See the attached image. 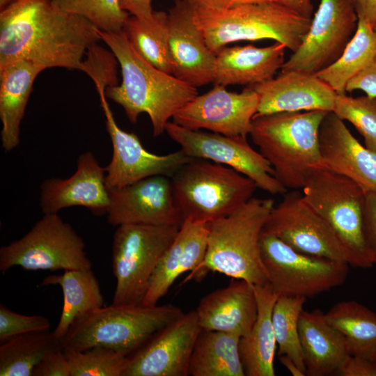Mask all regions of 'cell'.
<instances>
[{
	"label": "cell",
	"mask_w": 376,
	"mask_h": 376,
	"mask_svg": "<svg viewBox=\"0 0 376 376\" xmlns=\"http://www.w3.org/2000/svg\"><path fill=\"white\" fill-rule=\"evenodd\" d=\"M100 40L96 26L52 0H17L0 12V67L24 60L45 70H81L88 50Z\"/></svg>",
	"instance_id": "cell-1"
},
{
	"label": "cell",
	"mask_w": 376,
	"mask_h": 376,
	"mask_svg": "<svg viewBox=\"0 0 376 376\" xmlns=\"http://www.w3.org/2000/svg\"><path fill=\"white\" fill-rule=\"evenodd\" d=\"M99 33L117 59L122 74L120 85L106 88L107 97L121 106L132 123L140 114H148L153 136H160L169 120L198 95L197 88L144 60L123 31Z\"/></svg>",
	"instance_id": "cell-2"
},
{
	"label": "cell",
	"mask_w": 376,
	"mask_h": 376,
	"mask_svg": "<svg viewBox=\"0 0 376 376\" xmlns=\"http://www.w3.org/2000/svg\"><path fill=\"white\" fill-rule=\"evenodd\" d=\"M274 205L272 198L252 197L230 214L207 223L205 258L185 281H198L213 272L245 280L253 285L269 283L260 240Z\"/></svg>",
	"instance_id": "cell-3"
},
{
	"label": "cell",
	"mask_w": 376,
	"mask_h": 376,
	"mask_svg": "<svg viewBox=\"0 0 376 376\" xmlns=\"http://www.w3.org/2000/svg\"><path fill=\"white\" fill-rule=\"evenodd\" d=\"M327 112H278L253 117L249 134L252 141L287 189H302L315 171L326 169L320 152L319 130Z\"/></svg>",
	"instance_id": "cell-4"
},
{
	"label": "cell",
	"mask_w": 376,
	"mask_h": 376,
	"mask_svg": "<svg viewBox=\"0 0 376 376\" xmlns=\"http://www.w3.org/2000/svg\"><path fill=\"white\" fill-rule=\"evenodd\" d=\"M191 4L193 21L214 55L230 43L262 39L274 40L294 52L307 33L312 19L279 2L229 8Z\"/></svg>",
	"instance_id": "cell-5"
},
{
	"label": "cell",
	"mask_w": 376,
	"mask_h": 376,
	"mask_svg": "<svg viewBox=\"0 0 376 376\" xmlns=\"http://www.w3.org/2000/svg\"><path fill=\"white\" fill-rule=\"evenodd\" d=\"M185 313L172 304H111L79 316L61 339L63 349L109 347L130 356Z\"/></svg>",
	"instance_id": "cell-6"
},
{
	"label": "cell",
	"mask_w": 376,
	"mask_h": 376,
	"mask_svg": "<svg viewBox=\"0 0 376 376\" xmlns=\"http://www.w3.org/2000/svg\"><path fill=\"white\" fill-rule=\"evenodd\" d=\"M171 179L183 221L202 223L230 214L253 197L258 188L233 169L203 159H191Z\"/></svg>",
	"instance_id": "cell-7"
},
{
	"label": "cell",
	"mask_w": 376,
	"mask_h": 376,
	"mask_svg": "<svg viewBox=\"0 0 376 376\" xmlns=\"http://www.w3.org/2000/svg\"><path fill=\"white\" fill-rule=\"evenodd\" d=\"M301 190L308 204L340 242L348 264L363 269L375 265L366 235L363 189L350 178L323 169L315 171Z\"/></svg>",
	"instance_id": "cell-8"
},
{
	"label": "cell",
	"mask_w": 376,
	"mask_h": 376,
	"mask_svg": "<svg viewBox=\"0 0 376 376\" xmlns=\"http://www.w3.org/2000/svg\"><path fill=\"white\" fill-rule=\"evenodd\" d=\"M181 225L127 224L118 226L112 244L116 280L113 304H141L159 260Z\"/></svg>",
	"instance_id": "cell-9"
},
{
	"label": "cell",
	"mask_w": 376,
	"mask_h": 376,
	"mask_svg": "<svg viewBox=\"0 0 376 376\" xmlns=\"http://www.w3.org/2000/svg\"><path fill=\"white\" fill-rule=\"evenodd\" d=\"M88 269L92 263L85 244L58 213L45 214L22 237L0 249V270Z\"/></svg>",
	"instance_id": "cell-10"
},
{
	"label": "cell",
	"mask_w": 376,
	"mask_h": 376,
	"mask_svg": "<svg viewBox=\"0 0 376 376\" xmlns=\"http://www.w3.org/2000/svg\"><path fill=\"white\" fill-rule=\"evenodd\" d=\"M261 258L279 296L311 298L343 284L349 264L299 252L276 237L261 233Z\"/></svg>",
	"instance_id": "cell-11"
},
{
	"label": "cell",
	"mask_w": 376,
	"mask_h": 376,
	"mask_svg": "<svg viewBox=\"0 0 376 376\" xmlns=\"http://www.w3.org/2000/svg\"><path fill=\"white\" fill-rule=\"evenodd\" d=\"M165 132L192 159H203L232 168L272 195L284 194L288 190L275 178L269 162L251 147L245 136L189 130L173 121L166 124Z\"/></svg>",
	"instance_id": "cell-12"
},
{
	"label": "cell",
	"mask_w": 376,
	"mask_h": 376,
	"mask_svg": "<svg viewBox=\"0 0 376 376\" xmlns=\"http://www.w3.org/2000/svg\"><path fill=\"white\" fill-rule=\"evenodd\" d=\"M283 195L272 210L262 233L276 237L299 252L348 263L340 242L308 204L302 191L292 189Z\"/></svg>",
	"instance_id": "cell-13"
},
{
	"label": "cell",
	"mask_w": 376,
	"mask_h": 376,
	"mask_svg": "<svg viewBox=\"0 0 376 376\" xmlns=\"http://www.w3.org/2000/svg\"><path fill=\"white\" fill-rule=\"evenodd\" d=\"M358 16L348 0H320L310 28L281 71L315 74L340 58L355 33Z\"/></svg>",
	"instance_id": "cell-14"
},
{
	"label": "cell",
	"mask_w": 376,
	"mask_h": 376,
	"mask_svg": "<svg viewBox=\"0 0 376 376\" xmlns=\"http://www.w3.org/2000/svg\"><path fill=\"white\" fill-rule=\"evenodd\" d=\"M95 85L113 148L111 159L105 167L108 189L122 188L153 175L172 178L182 166L192 159L180 149L166 155H157L146 150L137 135L118 125L107 100V84L97 82Z\"/></svg>",
	"instance_id": "cell-15"
},
{
	"label": "cell",
	"mask_w": 376,
	"mask_h": 376,
	"mask_svg": "<svg viewBox=\"0 0 376 376\" xmlns=\"http://www.w3.org/2000/svg\"><path fill=\"white\" fill-rule=\"evenodd\" d=\"M258 107V95L251 86L237 93L214 84L211 90L185 105L172 119L174 123L189 130L246 136Z\"/></svg>",
	"instance_id": "cell-16"
},
{
	"label": "cell",
	"mask_w": 376,
	"mask_h": 376,
	"mask_svg": "<svg viewBox=\"0 0 376 376\" xmlns=\"http://www.w3.org/2000/svg\"><path fill=\"white\" fill-rule=\"evenodd\" d=\"M202 329L196 310L185 313L128 357L123 376H188Z\"/></svg>",
	"instance_id": "cell-17"
},
{
	"label": "cell",
	"mask_w": 376,
	"mask_h": 376,
	"mask_svg": "<svg viewBox=\"0 0 376 376\" xmlns=\"http://www.w3.org/2000/svg\"><path fill=\"white\" fill-rule=\"evenodd\" d=\"M107 212L109 224L181 225L171 178L153 175L122 188L109 189Z\"/></svg>",
	"instance_id": "cell-18"
},
{
	"label": "cell",
	"mask_w": 376,
	"mask_h": 376,
	"mask_svg": "<svg viewBox=\"0 0 376 376\" xmlns=\"http://www.w3.org/2000/svg\"><path fill=\"white\" fill-rule=\"evenodd\" d=\"M40 189V205L44 214L83 206L100 216L107 214L109 205L106 169L91 152L79 156L77 170L70 177L47 179L42 182Z\"/></svg>",
	"instance_id": "cell-19"
},
{
	"label": "cell",
	"mask_w": 376,
	"mask_h": 376,
	"mask_svg": "<svg viewBox=\"0 0 376 376\" xmlns=\"http://www.w3.org/2000/svg\"><path fill=\"white\" fill-rule=\"evenodd\" d=\"M168 30L172 75L196 88L213 82L215 55L193 21L189 0H175Z\"/></svg>",
	"instance_id": "cell-20"
},
{
	"label": "cell",
	"mask_w": 376,
	"mask_h": 376,
	"mask_svg": "<svg viewBox=\"0 0 376 376\" xmlns=\"http://www.w3.org/2000/svg\"><path fill=\"white\" fill-rule=\"evenodd\" d=\"M319 146L327 169L353 180L366 194L376 192V152L363 146L333 111L321 123Z\"/></svg>",
	"instance_id": "cell-21"
},
{
	"label": "cell",
	"mask_w": 376,
	"mask_h": 376,
	"mask_svg": "<svg viewBox=\"0 0 376 376\" xmlns=\"http://www.w3.org/2000/svg\"><path fill=\"white\" fill-rule=\"evenodd\" d=\"M258 95L257 115L322 110L332 111L336 93L315 74L281 72L251 86Z\"/></svg>",
	"instance_id": "cell-22"
},
{
	"label": "cell",
	"mask_w": 376,
	"mask_h": 376,
	"mask_svg": "<svg viewBox=\"0 0 376 376\" xmlns=\"http://www.w3.org/2000/svg\"><path fill=\"white\" fill-rule=\"evenodd\" d=\"M202 329L246 336L258 314L254 285L233 279L230 284L204 296L196 309Z\"/></svg>",
	"instance_id": "cell-23"
},
{
	"label": "cell",
	"mask_w": 376,
	"mask_h": 376,
	"mask_svg": "<svg viewBox=\"0 0 376 376\" xmlns=\"http://www.w3.org/2000/svg\"><path fill=\"white\" fill-rule=\"evenodd\" d=\"M207 233V223L183 221L152 274L143 304H157L182 274L193 271L201 263L206 253Z\"/></svg>",
	"instance_id": "cell-24"
},
{
	"label": "cell",
	"mask_w": 376,
	"mask_h": 376,
	"mask_svg": "<svg viewBox=\"0 0 376 376\" xmlns=\"http://www.w3.org/2000/svg\"><path fill=\"white\" fill-rule=\"evenodd\" d=\"M285 48L278 42L264 47H225L215 55L212 83L251 86L267 81L285 61Z\"/></svg>",
	"instance_id": "cell-25"
},
{
	"label": "cell",
	"mask_w": 376,
	"mask_h": 376,
	"mask_svg": "<svg viewBox=\"0 0 376 376\" xmlns=\"http://www.w3.org/2000/svg\"><path fill=\"white\" fill-rule=\"evenodd\" d=\"M299 335L306 375L335 374L350 354L344 336L326 320L319 309L301 311Z\"/></svg>",
	"instance_id": "cell-26"
},
{
	"label": "cell",
	"mask_w": 376,
	"mask_h": 376,
	"mask_svg": "<svg viewBox=\"0 0 376 376\" xmlns=\"http://www.w3.org/2000/svg\"><path fill=\"white\" fill-rule=\"evenodd\" d=\"M45 68L18 60L0 67V118L2 148L9 152L19 143L20 125L38 75Z\"/></svg>",
	"instance_id": "cell-27"
},
{
	"label": "cell",
	"mask_w": 376,
	"mask_h": 376,
	"mask_svg": "<svg viewBox=\"0 0 376 376\" xmlns=\"http://www.w3.org/2000/svg\"><path fill=\"white\" fill-rule=\"evenodd\" d=\"M256 320L250 332L241 337L239 351L245 375L274 376V359L277 347L272 311L279 297L269 283L254 285Z\"/></svg>",
	"instance_id": "cell-28"
},
{
	"label": "cell",
	"mask_w": 376,
	"mask_h": 376,
	"mask_svg": "<svg viewBox=\"0 0 376 376\" xmlns=\"http://www.w3.org/2000/svg\"><path fill=\"white\" fill-rule=\"evenodd\" d=\"M58 285L63 295V304L60 319L53 331L61 340L73 322L80 315L103 306L104 298L98 281L92 268L67 269L63 274L46 276L41 286Z\"/></svg>",
	"instance_id": "cell-29"
},
{
	"label": "cell",
	"mask_w": 376,
	"mask_h": 376,
	"mask_svg": "<svg viewBox=\"0 0 376 376\" xmlns=\"http://www.w3.org/2000/svg\"><path fill=\"white\" fill-rule=\"evenodd\" d=\"M240 339L235 334L202 329L191 354L189 375L245 376Z\"/></svg>",
	"instance_id": "cell-30"
},
{
	"label": "cell",
	"mask_w": 376,
	"mask_h": 376,
	"mask_svg": "<svg viewBox=\"0 0 376 376\" xmlns=\"http://www.w3.org/2000/svg\"><path fill=\"white\" fill-rule=\"evenodd\" d=\"M327 322L345 338L351 355L370 359L376 357V313L354 300L334 305L326 313Z\"/></svg>",
	"instance_id": "cell-31"
},
{
	"label": "cell",
	"mask_w": 376,
	"mask_h": 376,
	"mask_svg": "<svg viewBox=\"0 0 376 376\" xmlns=\"http://www.w3.org/2000/svg\"><path fill=\"white\" fill-rule=\"evenodd\" d=\"M376 56V33L365 19L358 17L355 33L342 55L315 75L338 95L346 94L350 80L366 68Z\"/></svg>",
	"instance_id": "cell-32"
},
{
	"label": "cell",
	"mask_w": 376,
	"mask_h": 376,
	"mask_svg": "<svg viewBox=\"0 0 376 376\" xmlns=\"http://www.w3.org/2000/svg\"><path fill=\"white\" fill-rule=\"evenodd\" d=\"M123 32L133 49L152 65L172 75L169 45L168 13L153 11L146 20L129 16Z\"/></svg>",
	"instance_id": "cell-33"
},
{
	"label": "cell",
	"mask_w": 376,
	"mask_h": 376,
	"mask_svg": "<svg viewBox=\"0 0 376 376\" xmlns=\"http://www.w3.org/2000/svg\"><path fill=\"white\" fill-rule=\"evenodd\" d=\"M63 349L53 331H35L14 336L0 345L1 376H33L36 366L49 352Z\"/></svg>",
	"instance_id": "cell-34"
},
{
	"label": "cell",
	"mask_w": 376,
	"mask_h": 376,
	"mask_svg": "<svg viewBox=\"0 0 376 376\" xmlns=\"http://www.w3.org/2000/svg\"><path fill=\"white\" fill-rule=\"evenodd\" d=\"M306 298L278 297L272 311V324L278 355H287L306 373L300 344L298 322Z\"/></svg>",
	"instance_id": "cell-35"
},
{
	"label": "cell",
	"mask_w": 376,
	"mask_h": 376,
	"mask_svg": "<svg viewBox=\"0 0 376 376\" xmlns=\"http://www.w3.org/2000/svg\"><path fill=\"white\" fill-rule=\"evenodd\" d=\"M63 350L69 363L70 376H123L129 357L101 346L83 351Z\"/></svg>",
	"instance_id": "cell-36"
},
{
	"label": "cell",
	"mask_w": 376,
	"mask_h": 376,
	"mask_svg": "<svg viewBox=\"0 0 376 376\" xmlns=\"http://www.w3.org/2000/svg\"><path fill=\"white\" fill-rule=\"evenodd\" d=\"M59 8L79 15L99 30L116 33L123 31L130 14L120 7L119 0H52Z\"/></svg>",
	"instance_id": "cell-37"
},
{
	"label": "cell",
	"mask_w": 376,
	"mask_h": 376,
	"mask_svg": "<svg viewBox=\"0 0 376 376\" xmlns=\"http://www.w3.org/2000/svg\"><path fill=\"white\" fill-rule=\"evenodd\" d=\"M332 111L352 123L363 136L364 146L376 152V97L336 94Z\"/></svg>",
	"instance_id": "cell-38"
},
{
	"label": "cell",
	"mask_w": 376,
	"mask_h": 376,
	"mask_svg": "<svg viewBox=\"0 0 376 376\" xmlns=\"http://www.w3.org/2000/svg\"><path fill=\"white\" fill-rule=\"evenodd\" d=\"M50 322L42 315H25L0 305V342L26 333L49 331Z\"/></svg>",
	"instance_id": "cell-39"
},
{
	"label": "cell",
	"mask_w": 376,
	"mask_h": 376,
	"mask_svg": "<svg viewBox=\"0 0 376 376\" xmlns=\"http://www.w3.org/2000/svg\"><path fill=\"white\" fill-rule=\"evenodd\" d=\"M33 376H70L69 363L63 349L47 354L34 368Z\"/></svg>",
	"instance_id": "cell-40"
},
{
	"label": "cell",
	"mask_w": 376,
	"mask_h": 376,
	"mask_svg": "<svg viewBox=\"0 0 376 376\" xmlns=\"http://www.w3.org/2000/svg\"><path fill=\"white\" fill-rule=\"evenodd\" d=\"M339 376H376V359L349 354L337 369Z\"/></svg>",
	"instance_id": "cell-41"
},
{
	"label": "cell",
	"mask_w": 376,
	"mask_h": 376,
	"mask_svg": "<svg viewBox=\"0 0 376 376\" xmlns=\"http://www.w3.org/2000/svg\"><path fill=\"white\" fill-rule=\"evenodd\" d=\"M364 223L368 248L374 264H376V192L366 195Z\"/></svg>",
	"instance_id": "cell-42"
},
{
	"label": "cell",
	"mask_w": 376,
	"mask_h": 376,
	"mask_svg": "<svg viewBox=\"0 0 376 376\" xmlns=\"http://www.w3.org/2000/svg\"><path fill=\"white\" fill-rule=\"evenodd\" d=\"M361 90L369 97H376V56L370 64L347 84L346 92Z\"/></svg>",
	"instance_id": "cell-43"
},
{
	"label": "cell",
	"mask_w": 376,
	"mask_h": 376,
	"mask_svg": "<svg viewBox=\"0 0 376 376\" xmlns=\"http://www.w3.org/2000/svg\"><path fill=\"white\" fill-rule=\"evenodd\" d=\"M152 0H119L120 7L130 15L141 19H150L153 13Z\"/></svg>",
	"instance_id": "cell-44"
},
{
	"label": "cell",
	"mask_w": 376,
	"mask_h": 376,
	"mask_svg": "<svg viewBox=\"0 0 376 376\" xmlns=\"http://www.w3.org/2000/svg\"><path fill=\"white\" fill-rule=\"evenodd\" d=\"M194 5L212 8H229L239 5L258 3L264 2H279L280 0H189Z\"/></svg>",
	"instance_id": "cell-45"
},
{
	"label": "cell",
	"mask_w": 376,
	"mask_h": 376,
	"mask_svg": "<svg viewBox=\"0 0 376 376\" xmlns=\"http://www.w3.org/2000/svg\"><path fill=\"white\" fill-rule=\"evenodd\" d=\"M358 17L368 21L373 27L376 24V0H348Z\"/></svg>",
	"instance_id": "cell-46"
},
{
	"label": "cell",
	"mask_w": 376,
	"mask_h": 376,
	"mask_svg": "<svg viewBox=\"0 0 376 376\" xmlns=\"http://www.w3.org/2000/svg\"><path fill=\"white\" fill-rule=\"evenodd\" d=\"M280 3L304 16L311 18L313 5L311 0H280Z\"/></svg>",
	"instance_id": "cell-47"
},
{
	"label": "cell",
	"mask_w": 376,
	"mask_h": 376,
	"mask_svg": "<svg viewBox=\"0 0 376 376\" xmlns=\"http://www.w3.org/2000/svg\"><path fill=\"white\" fill-rule=\"evenodd\" d=\"M279 359L281 363L285 367V368L293 375V376H304L306 373L303 372L293 361V360L287 355H281L279 356Z\"/></svg>",
	"instance_id": "cell-48"
},
{
	"label": "cell",
	"mask_w": 376,
	"mask_h": 376,
	"mask_svg": "<svg viewBox=\"0 0 376 376\" xmlns=\"http://www.w3.org/2000/svg\"><path fill=\"white\" fill-rule=\"evenodd\" d=\"M16 1L17 0H0V10H3Z\"/></svg>",
	"instance_id": "cell-49"
},
{
	"label": "cell",
	"mask_w": 376,
	"mask_h": 376,
	"mask_svg": "<svg viewBox=\"0 0 376 376\" xmlns=\"http://www.w3.org/2000/svg\"><path fill=\"white\" fill-rule=\"evenodd\" d=\"M374 30H375V31L376 33V24L374 26Z\"/></svg>",
	"instance_id": "cell-50"
},
{
	"label": "cell",
	"mask_w": 376,
	"mask_h": 376,
	"mask_svg": "<svg viewBox=\"0 0 376 376\" xmlns=\"http://www.w3.org/2000/svg\"><path fill=\"white\" fill-rule=\"evenodd\" d=\"M375 359H376V357H375Z\"/></svg>",
	"instance_id": "cell-51"
}]
</instances>
